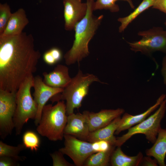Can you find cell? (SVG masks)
Listing matches in <instances>:
<instances>
[{
	"mask_svg": "<svg viewBox=\"0 0 166 166\" xmlns=\"http://www.w3.org/2000/svg\"><path fill=\"white\" fill-rule=\"evenodd\" d=\"M41 56L31 34L0 37V89L16 92L33 75Z\"/></svg>",
	"mask_w": 166,
	"mask_h": 166,
	"instance_id": "6da1fadb",
	"label": "cell"
},
{
	"mask_svg": "<svg viewBox=\"0 0 166 166\" xmlns=\"http://www.w3.org/2000/svg\"><path fill=\"white\" fill-rule=\"evenodd\" d=\"M94 0H87V10L85 17L75 26V39L70 49L64 55L67 65L79 63L89 54L88 44L101 24L103 15L96 16L93 13Z\"/></svg>",
	"mask_w": 166,
	"mask_h": 166,
	"instance_id": "7a4b0ae2",
	"label": "cell"
},
{
	"mask_svg": "<svg viewBox=\"0 0 166 166\" xmlns=\"http://www.w3.org/2000/svg\"><path fill=\"white\" fill-rule=\"evenodd\" d=\"M67 121L65 104L64 101H58L55 105H45L37 131L42 136L55 141L61 140Z\"/></svg>",
	"mask_w": 166,
	"mask_h": 166,
	"instance_id": "3957f363",
	"label": "cell"
},
{
	"mask_svg": "<svg viewBox=\"0 0 166 166\" xmlns=\"http://www.w3.org/2000/svg\"><path fill=\"white\" fill-rule=\"evenodd\" d=\"M95 82L103 83L96 76L92 74L84 73L79 69L69 84L63 88L61 94L53 101L65 100L66 114H71L74 113L75 109H78L81 106L82 101L88 94L89 86Z\"/></svg>",
	"mask_w": 166,
	"mask_h": 166,
	"instance_id": "277c9868",
	"label": "cell"
},
{
	"mask_svg": "<svg viewBox=\"0 0 166 166\" xmlns=\"http://www.w3.org/2000/svg\"><path fill=\"white\" fill-rule=\"evenodd\" d=\"M33 75L26 79L16 92V108L13 118L15 133L19 135L24 124L30 119H35L38 106L31 96V89L33 84Z\"/></svg>",
	"mask_w": 166,
	"mask_h": 166,
	"instance_id": "5b68a950",
	"label": "cell"
},
{
	"mask_svg": "<svg viewBox=\"0 0 166 166\" xmlns=\"http://www.w3.org/2000/svg\"><path fill=\"white\" fill-rule=\"evenodd\" d=\"M166 109V98L153 114L140 123L129 128L124 134L116 138L115 146L121 147L132 136L138 134L144 135L147 140L153 144L161 128L160 122L164 116Z\"/></svg>",
	"mask_w": 166,
	"mask_h": 166,
	"instance_id": "8992f818",
	"label": "cell"
},
{
	"mask_svg": "<svg viewBox=\"0 0 166 166\" xmlns=\"http://www.w3.org/2000/svg\"><path fill=\"white\" fill-rule=\"evenodd\" d=\"M137 34L141 37L140 40L127 42L131 50L148 56L156 51L166 54V30L162 28L153 27L147 30L140 31Z\"/></svg>",
	"mask_w": 166,
	"mask_h": 166,
	"instance_id": "52a82bcc",
	"label": "cell"
},
{
	"mask_svg": "<svg viewBox=\"0 0 166 166\" xmlns=\"http://www.w3.org/2000/svg\"><path fill=\"white\" fill-rule=\"evenodd\" d=\"M16 92L0 89V136L3 139L10 135L14 128Z\"/></svg>",
	"mask_w": 166,
	"mask_h": 166,
	"instance_id": "ba28073f",
	"label": "cell"
},
{
	"mask_svg": "<svg viewBox=\"0 0 166 166\" xmlns=\"http://www.w3.org/2000/svg\"><path fill=\"white\" fill-rule=\"evenodd\" d=\"M64 146L58 150L69 156L77 166H83L87 159L95 153L92 143L69 135L64 134Z\"/></svg>",
	"mask_w": 166,
	"mask_h": 166,
	"instance_id": "9c48e42d",
	"label": "cell"
},
{
	"mask_svg": "<svg viewBox=\"0 0 166 166\" xmlns=\"http://www.w3.org/2000/svg\"><path fill=\"white\" fill-rule=\"evenodd\" d=\"M33 87L34 91L33 95L37 104L38 111L34 119V123L37 126L41 119L42 110L47 102L54 96L61 93L63 88L50 87L46 85L42 77L37 75L34 77Z\"/></svg>",
	"mask_w": 166,
	"mask_h": 166,
	"instance_id": "30bf717a",
	"label": "cell"
},
{
	"mask_svg": "<svg viewBox=\"0 0 166 166\" xmlns=\"http://www.w3.org/2000/svg\"><path fill=\"white\" fill-rule=\"evenodd\" d=\"M63 2L65 29L67 31H71L85 16L87 3L82 2L81 0H63Z\"/></svg>",
	"mask_w": 166,
	"mask_h": 166,
	"instance_id": "8fae6325",
	"label": "cell"
},
{
	"mask_svg": "<svg viewBox=\"0 0 166 166\" xmlns=\"http://www.w3.org/2000/svg\"><path fill=\"white\" fill-rule=\"evenodd\" d=\"M90 132L87 119L84 112L82 113H73L67 115L64 134L71 135L86 141Z\"/></svg>",
	"mask_w": 166,
	"mask_h": 166,
	"instance_id": "7c38bea8",
	"label": "cell"
},
{
	"mask_svg": "<svg viewBox=\"0 0 166 166\" xmlns=\"http://www.w3.org/2000/svg\"><path fill=\"white\" fill-rule=\"evenodd\" d=\"M85 114L88 123L90 132L104 127L114 119L122 115L124 110L122 108L115 109H102L97 113L83 112Z\"/></svg>",
	"mask_w": 166,
	"mask_h": 166,
	"instance_id": "4fadbf2b",
	"label": "cell"
},
{
	"mask_svg": "<svg viewBox=\"0 0 166 166\" xmlns=\"http://www.w3.org/2000/svg\"><path fill=\"white\" fill-rule=\"evenodd\" d=\"M166 98V95L162 94L157 99L155 103L142 113L132 115L127 113H124L121 117L119 125L115 134L118 135L121 132L141 122L160 105Z\"/></svg>",
	"mask_w": 166,
	"mask_h": 166,
	"instance_id": "5bb4252c",
	"label": "cell"
},
{
	"mask_svg": "<svg viewBox=\"0 0 166 166\" xmlns=\"http://www.w3.org/2000/svg\"><path fill=\"white\" fill-rule=\"evenodd\" d=\"M43 81L47 85L51 87L64 88L69 83L71 78L69 76L68 67L59 64L49 73L44 72Z\"/></svg>",
	"mask_w": 166,
	"mask_h": 166,
	"instance_id": "9a60e30c",
	"label": "cell"
},
{
	"mask_svg": "<svg viewBox=\"0 0 166 166\" xmlns=\"http://www.w3.org/2000/svg\"><path fill=\"white\" fill-rule=\"evenodd\" d=\"M29 23L25 11L22 8H19L12 13L4 31L0 37L19 35Z\"/></svg>",
	"mask_w": 166,
	"mask_h": 166,
	"instance_id": "2e32d148",
	"label": "cell"
},
{
	"mask_svg": "<svg viewBox=\"0 0 166 166\" xmlns=\"http://www.w3.org/2000/svg\"><path fill=\"white\" fill-rule=\"evenodd\" d=\"M121 118V116L117 117L107 125L90 132L86 141L92 143L99 140H105L115 146L116 138L114 134L118 127Z\"/></svg>",
	"mask_w": 166,
	"mask_h": 166,
	"instance_id": "e0dca14e",
	"label": "cell"
},
{
	"mask_svg": "<svg viewBox=\"0 0 166 166\" xmlns=\"http://www.w3.org/2000/svg\"><path fill=\"white\" fill-rule=\"evenodd\" d=\"M153 145L146 151L148 156H152L160 166H165L166 155V129L161 128L158 133L157 137Z\"/></svg>",
	"mask_w": 166,
	"mask_h": 166,
	"instance_id": "ac0fdd59",
	"label": "cell"
},
{
	"mask_svg": "<svg viewBox=\"0 0 166 166\" xmlns=\"http://www.w3.org/2000/svg\"><path fill=\"white\" fill-rule=\"evenodd\" d=\"M143 158L141 152L134 156H127L122 151L121 147L118 146L112 154L110 164L112 166H137L141 164Z\"/></svg>",
	"mask_w": 166,
	"mask_h": 166,
	"instance_id": "d6986e66",
	"label": "cell"
},
{
	"mask_svg": "<svg viewBox=\"0 0 166 166\" xmlns=\"http://www.w3.org/2000/svg\"><path fill=\"white\" fill-rule=\"evenodd\" d=\"M155 0H143L134 10L129 14L125 17L119 18L117 19L121 24L119 28L120 33L123 32L132 21L143 11L152 6Z\"/></svg>",
	"mask_w": 166,
	"mask_h": 166,
	"instance_id": "ffe728a7",
	"label": "cell"
},
{
	"mask_svg": "<svg viewBox=\"0 0 166 166\" xmlns=\"http://www.w3.org/2000/svg\"><path fill=\"white\" fill-rule=\"evenodd\" d=\"M116 146L109 151L93 153L86 160L84 166H107L110 164L112 154Z\"/></svg>",
	"mask_w": 166,
	"mask_h": 166,
	"instance_id": "44dd1931",
	"label": "cell"
},
{
	"mask_svg": "<svg viewBox=\"0 0 166 166\" xmlns=\"http://www.w3.org/2000/svg\"><path fill=\"white\" fill-rule=\"evenodd\" d=\"M26 149L23 144L14 146L9 145L0 141V156H7L12 157L18 161H23L26 157L19 156L20 152Z\"/></svg>",
	"mask_w": 166,
	"mask_h": 166,
	"instance_id": "7402d4cb",
	"label": "cell"
},
{
	"mask_svg": "<svg viewBox=\"0 0 166 166\" xmlns=\"http://www.w3.org/2000/svg\"><path fill=\"white\" fill-rule=\"evenodd\" d=\"M119 0L127 2L132 9H135V6L132 0H96L94 4V10H109L112 12H118L120 10L119 6L116 2Z\"/></svg>",
	"mask_w": 166,
	"mask_h": 166,
	"instance_id": "603a6c76",
	"label": "cell"
},
{
	"mask_svg": "<svg viewBox=\"0 0 166 166\" xmlns=\"http://www.w3.org/2000/svg\"><path fill=\"white\" fill-rule=\"evenodd\" d=\"M22 140L23 144L26 148L33 151H37L38 150L40 144V139L34 132L31 131H26L23 135Z\"/></svg>",
	"mask_w": 166,
	"mask_h": 166,
	"instance_id": "cb8c5ba5",
	"label": "cell"
},
{
	"mask_svg": "<svg viewBox=\"0 0 166 166\" xmlns=\"http://www.w3.org/2000/svg\"><path fill=\"white\" fill-rule=\"evenodd\" d=\"M12 14L10 6L7 3H0V35L4 31Z\"/></svg>",
	"mask_w": 166,
	"mask_h": 166,
	"instance_id": "d4e9b609",
	"label": "cell"
},
{
	"mask_svg": "<svg viewBox=\"0 0 166 166\" xmlns=\"http://www.w3.org/2000/svg\"><path fill=\"white\" fill-rule=\"evenodd\" d=\"M53 160V166H73V164L68 162L64 154L59 150L50 154Z\"/></svg>",
	"mask_w": 166,
	"mask_h": 166,
	"instance_id": "484cf974",
	"label": "cell"
},
{
	"mask_svg": "<svg viewBox=\"0 0 166 166\" xmlns=\"http://www.w3.org/2000/svg\"><path fill=\"white\" fill-rule=\"evenodd\" d=\"M92 148L95 153L109 151L113 146L109 142L105 140H99L92 143Z\"/></svg>",
	"mask_w": 166,
	"mask_h": 166,
	"instance_id": "4316f807",
	"label": "cell"
},
{
	"mask_svg": "<svg viewBox=\"0 0 166 166\" xmlns=\"http://www.w3.org/2000/svg\"><path fill=\"white\" fill-rule=\"evenodd\" d=\"M19 161L12 157L0 156V166H18L19 165Z\"/></svg>",
	"mask_w": 166,
	"mask_h": 166,
	"instance_id": "83f0119b",
	"label": "cell"
},
{
	"mask_svg": "<svg viewBox=\"0 0 166 166\" xmlns=\"http://www.w3.org/2000/svg\"><path fill=\"white\" fill-rule=\"evenodd\" d=\"M43 58L44 62L49 65H53L57 63L50 50L45 53Z\"/></svg>",
	"mask_w": 166,
	"mask_h": 166,
	"instance_id": "f1b7e54d",
	"label": "cell"
},
{
	"mask_svg": "<svg viewBox=\"0 0 166 166\" xmlns=\"http://www.w3.org/2000/svg\"><path fill=\"white\" fill-rule=\"evenodd\" d=\"M152 7L166 14V0H155Z\"/></svg>",
	"mask_w": 166,
	"mask_h": 166,
	"instance_id": "f546056e",
	"label": "cell"
},
{
	"mask_svg": "<svg viewBox=\"0 0 166 166\" xmlns=\"http://www.w3.org/2000/svg\"><path fill=\"white\" fill-rule=\"evenodd\" d=\"M141 163L142 165L145 166H157L158 164L155 159L152 160L149 156L143 157Z\"/></svg>",
	"mask_w": 166,
	"mask_h": 166,
	"instance_id": "4dcf8cb0",
	"label": "cell"
},
{
	"mask_svg": "<svg viewBox=\"0 0 166 166\" xmlns=\"http://www.w3.org/2000/svg\"><path fill=\"white\" fill-rule=\"evenodd\" d=\"M161 73L163 77L164 83L166 85V55L163 60Z\"/></svg>",
	"mask_w": 166,
	"mask_h": 166,
	"instance_id": "1f68e13d",
	"label": "cell"
},
{
	"mask_svg": "<svg viewBox=\"0 0 166 166\" xmlns=\"http://www.w3.org/2000/svg\"><path fill=\"white\" fill-rule=\"evenodd\" d=\"M164 24H165V26L166 27V21H165V22Z\"/></svg>",
	"mask_w": 166,
	"mask_h": 166,
	"instance_id": "d6a6232c",
	"label": "cell"
}]
</instances>
